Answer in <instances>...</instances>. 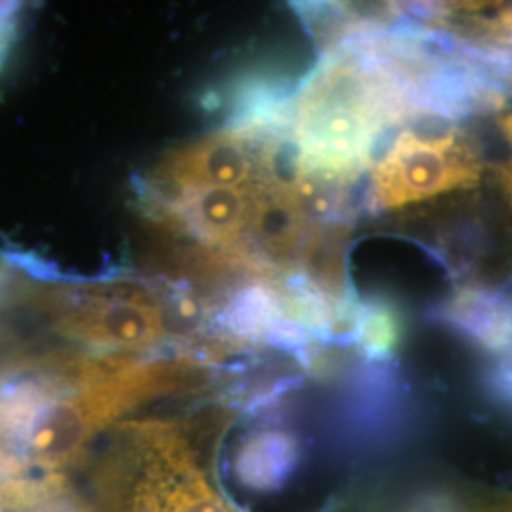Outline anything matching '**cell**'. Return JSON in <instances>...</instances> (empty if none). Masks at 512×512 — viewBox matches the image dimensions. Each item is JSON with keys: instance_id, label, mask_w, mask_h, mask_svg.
Instances as JSON below:
<instances>
[{"instance_id": "6da1fadb", "label": "cell", "mask_w": 512, "mask_h": 512, "mask_svg": "<svg viewBox=\"0 0 512 512\" xmlns=\"http://www.w3.org/2000/svg\"><path fill=\"white\" fill-rule=\"evenodd\" d=\"M418 118L391 59L366 35L325 50L293 95L289 139L296 177L342 184L359 177L385 129Z\"/></svg>"}, {"instance_id": "277c9868", "label": "cell", "mask_w": 512, "mask_h": 512, "mask_svg": "<svg viewBox=\"0 0 512 512\" xmlns=\"http://www.w3.org/2000/svg\"><path fill=\"white\" fill-rule=\"evenodd\" d=\"M40 298L50 302L57 325L65 332L90 344L124 351L158 344L175 319L164 296L139 281L54 289Z\"/></svg>"}, {"instance_id": "52a82bcc", "label": "cell", "mask_w": 512, "mask_h": 512, "mask_svg": "<svg viewBox=\"0 0 512 512\" xmlns=\"http://www.w3.org/2000/svg\"><path fill=\"white\" fill-rule=\"evenodd\" d=\"M406 10L420 16L421 25L429 31H437L512 71V4H414Z\"/></svg>"}, {"instance_id": "9c48e42d", "label": "cell", "mask_w": 512, "mask_h": 512, "mask_svg": "<svg viewBox=\"0 0 512 512\" xmlns=\"http://www.w3.org/2000/svg\"><path fill=\"white\" fill-rule=\"evenodd\" d=\"M300 463V444L291 431L279 427L247 435L234 454L232 465L239 484L255 492L283 488Z\"/></svg>"}, {"instance_id": "7a4b0ae2", "label": "cell", "mask_w": 512, "mask_h": 512, "mask_svg": "<svg viewBox=\"0 0 512 512\" xmlns=\"http://www.w3.org/2000/svg\"><path fill=\"white\" fill-rule=\"evenodd\" d=\"M198 380L202 372L188 361H128L73 395L42 404L23 429L25 450L38 463L59 465L74 458L101 427L135 404Z\"/></svg>"}, {"instance_id": "30bf717a", "label": "cell", "mask_w": 512, "mask_h": 512, "mask_svg": "<svg viewBox=\"0 0 512 512\" xmlns=\"http://www.w3.org/2000/svg\"><path fill=\"white\" fill-rule=\"evenodd\" d=\"M349 340L370 361L389 359L401 340V323L397 311L382 300L357 302L351 319Z\"/></svg>"}, {"instance_id": "3957f363", "label": "cell", "mask_w": 512, "mask_h": 512, "mask_svg": "<svg viewBox=\"0 0 512 512\" xmlns=\"http://www.w3.org/2000/svg\"><path fill=\"white\" fill-rule=\"evenodd\" d=\"M488 160L480 143L461 129L425 137L403 131L374 165L370 202L393 211L458 190H475L484 181Z\"/></svg>"}, {"instance_id": "4fadbf2b", "label": "cell", "mask_w": 512, "mask_h": 512, "mask_svg": "<svg viewBox=\"0 0 512 512\" xmlns=\"http://www.w3.org/2000/svg\"><path fill=\"white\" fill-rule=\"evenodd\" d=\"M412 512H512V497L511 499H503L497 503H490L482 509L476 511H458L454 505H450L448 501H440V499H427L423 501L416 511Z\"/></svg>"}, {"instance_id": "ba28073f", "label": "cell", "mask_w": 512, "mask_h": 512, "mask_svg": "<svg viewBox=\"0 0 512 512\" xmlns=\"http://www.w3.org/2000/svg\"><path fill=\"white\" fill-rule=\"evenodd\" d=\"M437 315L476 348L505 355L512 351V300L480 281L458 287Z\"/></svg>"}, {"instance_id": "8992f818", "label": "cell", "mask_w": 512, "mask_h": 512, "mask_svg": "<svg viewBox=\"0 0 512 512\" xmlns=\"http://www.w3.org/2000/svg\"><path fill=\"white\" fill-rule=\"evenodd\" d=\"M148 435L156 467L145 490L147 512H234L194 467L173 425L150 423Z\"/></svg>"}, {"instance_id": "7c38bea8", "label": "cell", "mask_w": 512, "mask_h": 512, "mask_svg": "<svg viewBox=\"0 0 512 512\" xmlns=\"http://www.w3.org/2000/svg\"><path fill=\"white\" fill-rule=\"evenodd\" d=\"M486 384L499 403L512 406V351L490 368Z\"/></svg>"}, {"instance_id": "8fae6325", "label": "cell", "mask_w": 512, "mask_h": 512, "mask_svg": "<svg viewBox=\"0 0 512 512\" xmlns=\"http://www.w3.org/2000/svg\"><path fill=\"white\" fill-rule=\"evenodd\" d=\"M495 126L499 129L503 143L507 147V158L499 162H488L486 175H490L495 188L501 192L503 205L512 220V90L505 105L495 110Z\"/></svg>"}, {"instance_id": "5bb4252c", "label": "cell", "mask_w": 512, "mask_h": 512, "mask_svg": "<svg viewBox=\"0 0 512 512\" xmlns=\"http://www.w3.org/2000/svg\"><path fill=\"white\" fill-rule=\"evenodd\" d=\"M0 512H18V511H14V509H6V507H2V509H0Z\"/></svg>"}, {"instance_id": "5b68a950", "label": "cell", "mask_w": 512, "mask_h": 512, "mask_svg": "<svg viewBox=\"0 0 512 512\" xmlns=\"http://www.w3.org/2000/svg\"><path fill=\"white\" fill-rule=\"evenodd\" d=\"M279 141L224 128L169 152L148 175V202L202 188H251L275 179Z\"/></svg>"}]
</instances>
